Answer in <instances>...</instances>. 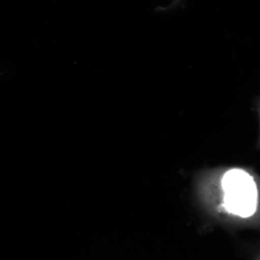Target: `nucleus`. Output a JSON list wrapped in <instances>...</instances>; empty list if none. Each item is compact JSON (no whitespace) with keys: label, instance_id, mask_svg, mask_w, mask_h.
Masks as SVG:
<instances>
[{"label":"nucleus","instance_id":"obj_1","mask_svg":"<svg viewBox=\"0 0 260 260\" xmlns=\"http://www.w3.org/2000/svg\"><path fill=\"white\" fill-rule=\"evenodd\" d=\"M223 207L229 213L242 218L254 215L257 208L258 191L255 181L242 169L225 173L222 179Z\"/></svg>","mask_w":260,"mask_h":260},{"label":"nucleus","instance_id":"obj_2","mask_svg":"<svg viewBox=\"0 0 260 260\" xmlns=\"http://www.w3.org/2000/svg\"><path fill=\"white\" fill-rule=\"evenodd\" d=\"M182 1L183 0H173L172 3L169 6L166 7V8L160 7V8H156L155 11H168V10L175 9Z\"/></svg>","mask_w":260,"mask_h":260}]
</instances>
